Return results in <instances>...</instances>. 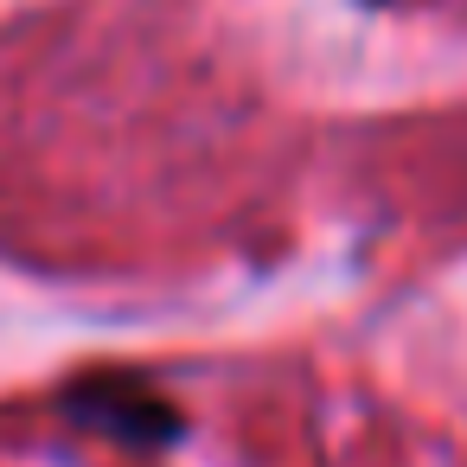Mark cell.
I'll list each match as a JSON object with an SVG mask.
<instances>
[{"label":"cell","mask_w":467,"mask_h":467,"mask_svg":"<svg viewBox=\"0 0 467 467\" xmlns=\"http://www.w3.org/2000/svg\"><path fill=\"white\" fill-rule=\"evenodd\" d=\"M58 410L71 416V429L116 441L129 454H167L186 441V410L141 371H116V365L71 371L58 384Z\"/></svg>","instance_id":"obj_1"}]
</instances>
